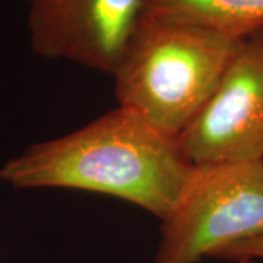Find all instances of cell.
Segmentation results:
<instances>
[{
  "label": "cell",
  "mask_w": 263,
  "mask_h": 263,
  "mask_svg": "<svg viewBox=\"0 0 263 263\" xmlns=\"http://www.w3.org/2000/svg\"><path fill=\"white\" fill-rule=\"evenodd\" d=\"M174 138L116 107L65 136L29 145L0 167L13 189H72L119 197L164 219L192 177Z\"/></svg>",
  "instance_id": "1"
},
{
  "label": "cell",
  "mask_w": 263,
  "mask_h": 263,
  "mask_svg": "<svg viewBox=\"0 0 263 263\" xmlns=\"http://www.w3.org/2000/svg\"><path fill=\"white\" fill-rule=\"evenodd\" d=\"M241 40L145 13L111 75L117 107L179 139L215 91Z\"/></svg>",
  "instance_id": "2"
},
{
  "label": "cell",
  "mask_w": 263,
  "mask_h": 263,
  "mask_svg": "<svg viewBox=\"0 0 263 263\" xmlns=\"http://www.w3.org/2000/svg\"><path fill=\"white\" fill-rule=\"evenodd\" d=\"M263 234V161L197 165L161 219L154 263H199Z\"/></svg>",
  "instance_id": "3"
},
{
  "label": "cell",
  "mask_w": 263,
  "mask_h": 263,
  "mask_svg": "<svg viewBox=\"0 0 263 263\" xmlns=\"http://www.w3.org/2000/svg\"><path fill=\"white\" fill-rule=\"evenodd\" d=\"M177 142L195 167L263 161V28L241 40L215 91Z\"/></svg>",
  "instance_id": "4"
},
{
  "label": "cell",
  "mask_w": 263,
  "mask_h": 263,
  "mask_svg": "<svg viewBox=\"0 0 263 263\" xmlns=\"http://www.w3.org/2000/svg\"><path fill=\"white\" fill-rule=\"evenodd\" d=\"M29 47L46 60H63L113 75L146 13L148 0H25Z\"/></svg>",
  "instance_id": "5"
},
{
  "label": "cell",
  "mask_w": 263,
  "mask_h": 263,
  "mask_svg": "<svg viewBox=\"0 0 263 263\" xmlns=\"http://www.w3.org/2000/svg\"><path fill=\"white\" fill-rule=\"evenodd\" d=\"M146 13L237 38L263 28V0H148Z\"/></svg>",
  "instance_id": "6"
},
{
  "label": "cell",
  "mask_w": 263,
  "mask_h": 263,
  "mask_svg": "<svg viewBox=\"0 0 263 263\" xmlns=\"http://www.w3.org/2000/svg\"><path fill=\"white\" fill-rule=\"evenodd\" d=\"M212 259H221V260L237 263L245 262V260L263 263V234L227 246L224 249L218 250L212 256Z\"/></svg>",
  "instance_id": "7"
},
{
  "label": "cell",
  "mask_w": 263,
  "mask_h": 263,
  "mask_svg": "<svg viewBox=\"0 0 263 263\" xmlns=\"http://www.w3.org/2000/svg\"><path fill=\"white\" fill-rule=\"evenodd\" d=\"M238 263H259V262H253V260H245V262H238Z\"/></svg>",
  "instance_id": "8"
},
{
  "label": "cell",
  "mask_w": 263,
  "mask_h": 263,
  "mask_svg": "<svg viewBox=\"0 0 263 263\" xmlns=\"http://www.w3.org/2000/svg\"><path fill=\"white\" fill-rule=\"evenodd\" d=\"M259 263H260V262H259Z\"/></svg>",
  "instance_id": "9"
}]
</instances>
